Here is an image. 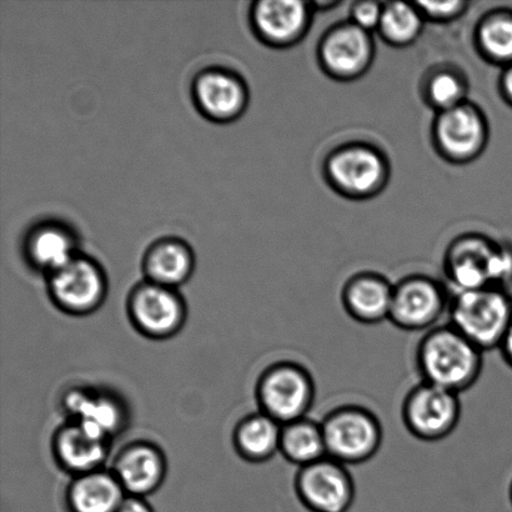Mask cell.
I'll use <instances>...</instances> for the list:
<instances>
[{"label": "cell", "instance_id": "cell-1", "mask_svg": "<svg viewBox=\"0 0 512 512\" xmlns=\"http://www.w3.org/2000/svg\"><path fill=\"white\" fill-rule=\"evenodd\" d=\"M484 354L450 324L438 325L416 346V369L424 383L461 395L478 383Z\"/></svg>", "mask_w": 512, "mask_h": 512}, {"label": "cell", "instance_id": "cell-2", "mask_svg": "<svg viewBox=\"0 0 512 512\" xmlns=\"http://www.w3.org/2000/svg\"><path fill=\"white\" fill-rule=\"evenodd\" d=\"M449 323L481 351L499 350L512 323V298L500 288L451 294Z\"/></svg>", "mask_w": 512, "mask_h": 512}, {"label": "cell", "instance_id": "cell-3", "mask_svg": "<svg viewBox=\"0 0 512 512\" xmlns=\"http://www.w3.org/2000/svg\"><path fill=\"white\" fill-rule=\"evenodd\" d=\"M321 426L329 458L346 466L368 463L383 445V425L364 406H338L324 416Z\"/></svg>", "mask_w": 512, "mask_h": 512}, {"label": "cell", "instance_id": "cell-4", "mask_svg": "<svg viewBox=\"0 0 512 512\" xmlns=\"http://www.w3.org/2000/svg\"><path fill=\"white\" fill-rule=\"evenodd\" d=\"M315 396L313 375L303 365L293 361L271 366L259 380L261 410L281 425L308 418Z\"/></svg>", "mask_w": 512, "mask_h": 512}, {"label": "cell", "instance_id": "cell-5", "mask_svg": "<svg viewBox=\"0 0 512 512\" xmlns=\"http://www.w3.org/2000/svg\"><path fill=\"white\" fill-rule=\"evenodd\" d=\"M460 395L421 381L405 395L401 419L409 434L424 443H438L454 433L461 420Z\"/></svg>", "mask_w": 512, "mask_h": 512}, {"label": "cell", "instance_id": "cell-6", "mask_svg": "<svg viewBox=\"0 0 512 512\" xmlns=\"http://www.w3.org/2000/svg\"><path fill=\"white\" fill-rule=\"evenodd\" d=\"M446 274L453 288L451 294L484 288L505 289L512 281V253L490 247L483 240H464L451 250Z\"/></svg>", "mask_w": 512, "mask_h": 512}, {"label": "cell", "instance_id": "cell-7", "mask_svg": "<svg viewBox=\"0 0 512 512\" xmlns=\"http://www.w3.org/2000/svg\"><path fill=\"white\" fill-rule=\"evenodd\" d=\"M294 488L301 505L310 512H349L356 496L349 466L329 456L299 468Z\"/></svg>", "mask_w": 512, "mask_h": 512}, {"label": "cell", "instance_id": "cell-8", "mask_svg": "<svg viewBox=\"0 0 512 512\" xmlns=\"http://www.w3.org/2000/svg\"><path fill=\"white\" fill-rule=\"evenodd\" d=\"M451 295L428 276H410L394 285L389 323L411 333L429 331L448 314Z\"/></svg>", "mask_w": 512, "mask_h": 512}, {"label": "cell", "instance_id": "cell-9", "mask_svg": "<svg viewBox=\"0 0 512 512\" xmlns=\"http://www.w3.org/2000/svg\"><path fill=\"white\" fill-rule=\"evenodd\" d=\"M49 284L60 308L74 314L97 309L105 295L103 271L93 260L79 255L50 274Z\"/></svg>", "mask_w": 512, "mask_h": 512}, {"label": "cell", "instance_id": "cell-10", "mask_svg": "<svg viewBox=\"0 0 512 512\" xmlns=\"http://www.w3.org/2000/svg\"><path fill=\"white\" fill-rule=\"evenodd\" d=\"M129 310L140 331L153 338L174 334L185 315L183 301L174 289L150 281L133 291Z\"/></svg>", "mask_w": 512, "mask_h": 512}, {"label": "cell", "instance_id": "cell-11", "mask_svg": "<svg viewBox=\"0 0 512 512\" xmlns=\"http://www.w3.org/2000/svg\"><path fill=\"white\" fill-rule=\"evenodd\" d=\"M193 94L200 112L217 122L238 118L247 105V88L238 75L225 69H208L194 80Z\"/></svg>", "mask_w": 512, "mask_h": 512}, {"label": "cell", "instance_id": "cell-12", "mask_svg": "<svg viewBox=\"0 0 512 512\" xmlns=\"http://www.w3.org/2000/svg\"><path fill=\"white\" fill-rule=\"evenodd\" d=\"M393 294L394 285L383 276L359 274L345 284L341 304L356 323L379 325L389 321Z\"/></svg>", "mask_w": 512, "mask_h": 512}, {"label": "cell", "instance_id": "cell-13", "mask_svg": "<svg viewBox=\"0 0 512 512\" xmlns=\"http://www.w3.org/2000/svg\"><path fill=\"white\" fill-rule=\"evenodd\" d=\"M384 173V162L379 154L363 147L340 150L329 163L331 180L351 194H366L378 188Z\"/></svg>", "mask_w": 512, "mask_h": 512}, {"label": "cell", "instance_id": "cell-14", "mask_svg": "<svg viewBox=\"0 0 512 512\" xmlns=\"http://www.w3.org/2000/svg\"><path fill=\"white\" fill-rule=\"evenodd\" d=\"M165 461L162 453L153 446L138 444L130 446L119 455L115 473L125 493L142 496L153 493L164 478Z\"/></svg>", "mask_w": 512, "mask_h": 512}, {"label": "cell", "instance_id": "cell-15", "mask_svg": "<svg viewBox=\"0 0 512 512\" xmlns=\"http://www.w3.org/2000/svg\"><path fill=\"white\" fill-rule=\"evenodd\" d=\"M485 134V124L479 113L465 105L445 110L436 125L441 149L454 158H469L478 153Z\"/></svg>", "mask_w": 512, "mask_h": 512}, {"label": "cell", "instance_id": "cell-16", "mask_svg": "<svg viewBox=\"0 0 512 512\" xmlns=\"http://www.w3.org/2000/svg\"><path fill=\"white\" fill-rule=\"evenodd\" d=\"M308 19L305 3L295 0H263L255 4L253 24L264 40L286 44L303 32Z\"/></svg>", "mask_w": 512, "mask_h": 512}, {"label": "cell", "instance_id": "cell-17", "mask_svg": "<svg viewBox=\"0 0 512 512\" xmlns=\"http://www.w3.org/2000/svg\"><path fill=\"white\" fill-rule=\"evenodd\" d=\"M371 42L368 32L355 24L333 30L324 40L321 57L331 72L353 75L370 62Z\"/></svg>", "mask_w": 512, "mask_h": 512}, {"label": "cell", "instance_id": "cell-18", "mask_svg": "<svg viewBox=\"0 0 512 512\" xmlns=\"http://www.w3.org/2000/svg\"><path fill=\"white\" fill-rule=\"evenodd\" d=\"M193 265L192 250L182 240L174 238L158 240L144 258L148 281L172 289L189 278Z\"/></svg>", "mask_w": 512, "mask_h": 512}, {"label": "cell", "instance_id": "cell-19", "mask_svg": "<svg viewBox=\"0 0 512 512\" xmlns=\"http://www.w3.org/2000/svg\"><path fill=\"white\" fill-rule=\"evenodd\" d=\"M127 498L114 474L92 471L74 481L68 493L70 512H117Z\"/></svg>", "mask_w": 512, "mask_h": 512}, {"label": "cell", "instance_id": "cell-20", "mask_svg": "<svg viewBox=\"0 0 512 512\" xmlns=\"http://www.w3.org/2000/svg\"><path fill=\"white\" fill-rule=\"evenodd\" d=\"M55 451L65 468L82 475L88 474L97 471L107 458L108 440L74 423L59 431Z\"/></svg>", "mask_w": 512, "mask_h": 512}, {"label": "cell", "instance_id": "cell-21", "mask_svg": "<svg viewBox=\"0 0 512 512\" xmlns=\"http://www.w3.org/2000/svg\"><path fill=\"white\" fill-rule=\"evenodd\" d=\"M280 453L289 463L304 468L326 458V445L321 421L304 418L283 425Z\"/></svg>", "mask_w": 512, "mask_h": 512}, {"label": "cell", "instance_id": "cell-22", "mask_svg": "<svg viewBox=\"0 0 512 512\" xmlns=\"http://www.w3.org/2000/svg\"><path fill=\"white\" fill-rule=\"evenodd\" d=\"M68 409L77 416L75 423L82 425L99 438L109 440L120 428L123 414L115 401L74 391L67 399Z\"/></svg>", "mask_w": 512, "mask_h": 512}, {"label": "cell", "instance_id": "cell-23", "mask_svg": "<svg viewBox=\"0 0 512 512\" xmlns=\"http://www.w3.org/2000/svg\"><path fill=\"white\" fill-rule=\"evenodd\" d=\"M27 250L32 263L50 274L77 255L69 230L58 224H43L34 229L29 235Z\"/></svg>", "mask_w": 512, "mask_h": 512}, {"label": "cell", "instance_id": "cell-24", "mask_svg": "<svg viewBox=\"0 0 512 512\" xmlns=\"http://www.w3.org/2000/svg\"><path fill=\"white\" fill-rule=\"evenodd\" d=\"M283 425L261 411L240 424L235 441L240 454L250 461H266L280 453Z\"/></svg>", "mask_w": 512, "mask_h": 512}, {"label": "cell", "instance_id": "cell-25", "mask_svg": "<svg viewBox=\"0 0 512 512\" xmlns=\"http://www.w3.org/2000/svg\"><path fill=\"white\" fill-rule=\"evenodd\" d=\"M421 19L418 10L405 3L386 5L380 30L384 37L396 44L410 43L418 37Z\"/></svg>", "mask_w": 512, "mask_h": 512}, {"label": "cell", "instance_id": "cell-26", "mask_svg": "<svg viewBox=\"0 0 512 512\" xmlns=\"http://www.w3.org/2000/svg\"><path fill=\"white\" fill-rule=\"evenodd\" d=\"M480 42L491 58L512 64V15L501 14L483 24Z\"/></svg>", "mask_w": 512, "mask_h": 512}, {"label": "cell", "instance_id": "cell-27", "mask_svg": "<svg viewBox=\"0 0 512 512\" xmlns=\"http://www.w3.org/2000/svg\"><path fill=\"white\" fill-rule=\"evenodd\" d=\"M430 98L445 110L458 107L461 98L464 95L463 84L453 74L441 73L431 80L429 87Z\"/></svg>", "mask_w": 512, "mask_h": 512}, {"label": "cell", "instance_id": "cell-28", "mask_svg": "<svg viewBox=\"0 0 512 512\" xmlns=\"http://www.w3.org/2000/svg\"><path fill=\"white\" fill-rule=\"evenodd\" d=\"M383 12L384 8H381L378 3L365 2L356 4L353 10L354 24L365 30V32L380 28Z\"/></svg>", "mask_w": 512, "mask_h": 512}, {"label": "cell", "instance_id": "cell-29", "mask_svg": "<svg viewBox=\"0 0 512 512\" xmlns=\"http://www.w3.org/2000/svg\"><path fill=\"white\" fill-rule=\"evenodd\" d=\"M463 5L464 4L461 2L419 3V7L423 8L424 12L430 14L431 17L441 19L454 17V15L460 12Z\"/></svg>", "mask_w": 512, "mask_h": 512}, {"label": "cell", "instance_id": "cell-30", "mask_svg": "<svg viewBox=\"0 0 512 512\" xmlns=\"http://www.w3.org/2000/svg\"><path fill=\"white\" fill-rule=\"evenodd\" d=\"M117 512H154L152 508L138 496H127Z\"/></svg>", "mask_w": 512, "mask_h": 512}, {"label": "cell", "instance_id": "cell-31", "mask_svg": "<svg viewBox=\"0 0 512 512\" xmlns=\"http://www.w3.org/2000/svg\"><path fill=\"white\" fill-rule=\"evenodd\" d=\"M499 351L505 363L512 369V323L509 330L506 331L503 341H501Z\"/></svg>", "mask_w": 512, "mask_h": 512}, {"label": "cell", "instance_id": "cell-32", "mask_svg": "<svg viewBox=\"0 0 512 512\" xmlns=\"http://www.w3.org/2000/svg\"><path fill=\"white\" fill-rule=\"evenodd\" d=\"M503 89L506 95V98L510 100L512 103V64L509 69L506 70L503 78Z\"/></svg>", "mask_w": 512, "mask_h": 512}, {"label": "cell", "instance_id": "cell-33", "mask_svg": "<svg viewBox=\"0 0 512 512\" xmlns=\"http://www.w3.org/2000/svg\"><path fill=\"white\" fill-rule=\"evenodd\" d=\"M509 499H510V503L512 505V480L510 481V486H509Z\"/></svg>", "mask_w": 512, "mask_h": 512}]
</instances>
